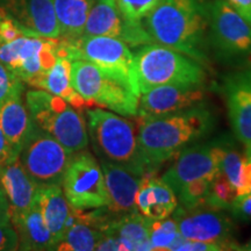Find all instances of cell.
Instances as JSON below:
<instances>
[{
  "instance_id": "obj_26",
  "label": "cell",
  "mask_w": 251,
  "mask_h": 251,
  "mask_svg": "<svg viewBox=\"0 0 251 251\" xmlns=\"http://www.w3.org/2000/svg\"><path fill=\"white\" fill-rule=\"evenodd\" d=\"M71 61L58 56L52 68L45 74L34 89L45 90L47 92L55 94L59 98L74 106L75 108H81L87 106L85 100L78 94L71 84Z\"/></svg>"
},
{
  "instance_id": "obj_11",
  "label": "cell",
  "mask_w": 251,
  "mask_h": 251,
  "mask_svg": "<svg viewBox=\"0 0 251 251\" xmlns=\"http://www.w3.org/2000/svg\"><path fill=\"white\" fill-rule=\"evenodd\" d=\"M209 45L225 62L251 59V26L225 0L211 4Z\"/></svg>"
},
{
  "instance_id": "obj_9",
  "label": "cell",
  "mask_w": 251,
  "mask_h": 251,
  "mask_svg": "<svg viewBox=\"0 0 251 251\" xmlns=\"http://www.w3.org/2000/svg\"><path fill=\"white\" fill-rule=\"evenodd\" d=\"M58 39L24 35L0 45V63L24 83L35 87L58 57Z\"/></svg>"
},
{
  "instance_id": "obj_16",
  "label": "cell",
  "mask_w": 251,
  "mask_h": 251,
  "mask_svg": "<svg viewBox=\"0 0 251 251\" xmlns=\"http://www.w3.org/2000/svg\"><path fill=\"white\" fill-rule=\"evenodd\" d=\"M0 12L31 36L59 39L54 0H0Z\"/></svg>"
},
{
  "instance_id": "obj_21",
  "label": "cell",
  "mask_w": 251,
  "mask_h": 251,
  "mask_svg": "<svg viewBox=\"0 0 251 251\" xmlns=\"http://www.w3.org/2000/svg\"><path fill=\"white\" fill-rule=\"evenodd\" d=\"M9 215L18 235V250H54V240L35 202L26 211L9 213Z\"/></svg>"
},
{
  "instance_id": "obj_1",
  "label": "cell",
  "mask_w": 251,
  "mask_h": 251,
  "mask_svg": "<svg viewBox=\"0 0 251 251\" xmlns=\"http://www.w3.org/2000/svg\"><path fill=\"white\" fill-rule=\"evenodd\" d=\"M209 0H163L142 21L153 42L177 50L207 69L211 64Z\"/></svg>"
},
{
  "instance_id": "obj_13",
  "label": "cell",
  "mask_w": 251,
  "mask_h": 251,
  "mask_svg": "<svg viewBox=\"0 0 251 251\" xmlns=\"http://www.w3.org/2000/svg\"><path fill=\"white\" fill-rule=\"evenodd\" d=\"M224 139L188 146L178 153L177 159L162 176V180L177 194L188 181L214 179L220 174V163L224 153Z\"/></svg>"
},
{
  "instance_id": "obj_10",
  "label": "cell",
  "mask_w": 251,
  "mask_h": 251,
  "mask_svg": "<svg viewBox=\"0 0 251 251\" xmlns=\"http://www.w3.org/2000/svg\"><path fill=\"white\" fill-rule=\"evenodd\" d=\"M61 186L72 208L90 211L106 208L108 205L101 166L89 151L81 150L75 153Z\"/></svg>"
},
{
  "instance_id": "obj_25",
  "label": "cell",
  "mask_w": 251,
  "mask_h": 251,
  "mask_svg": "<svg viewBox=\"0 0 251 251\" xmlns=\"http://www.w3.org/2000/svg\"><path fill=\"white\" fill-rule=\"evenodd\" d=\"M97 0H54L59 40L71 41L83 35L91 8Z\"/></svg>"
},
{
  "instance_id": "obj_31",
  "label": "cell",
  "mask_w": 251,
  "mask_h": 251,
  "mask_svg": "<svg viewBox=\"0 0 251 251\" xmlns=\"http://www.w3.org/2000/svg\"><path fill=\"white\" fill-rule=\"evenodd\" d=\"M163 0H115L119 11L128 20L142 23Z\"/></svg>"
},
{
  "instance_id": "obj_35",
  "label": "cell",
  "mask_w": 251,
  "mask_h": 251,
  "mask_svg": "<svg viewBox=\"0 0 251 251\" xmlns=\"http://www.w3.org/2000/svg\"><path fill=\"white\" fill-rule=\"evenodd\" d=\"M238 196L251 193V150H246L243 153V163L241 169L240 183L237 186Z\"/></svg>"
},
{
  "instance_id": "obj_14",
  "label": "cell",
  "mask_w": 251,
  "mask_h": 251,
  "mask_svg": "<svg viewBox=\"0 0 251 251\" xmlns=\"http://www.w3.org/2000/svg\"><path fill=\"white\" fill-rule=\"evenodd\" d=\"M84 36H108L139 48L153 41L142 23L128 20L119 11L115 0H97L87 17Z\"/></svg>"
},
{
  "instance_id": "obj_41",
  "label": "cell",
  "mask_w": 251,
  "mask_h": 251,
  "mask_svg": "<svg viewBox=\"0 0 251 251\" xmlns=\"http://www.w3.org/2000/svg\"><path fill=\"white\" fill-rule=\"evenodd\" d=\"M240 250H246V251H251V238L248 242L240 248Z\"/></svg>"
},
{
  "instance_id": "obj_12",
  "label": "cell",
  "mask_w": 251,
  "mask_h": 251,
  "mask_svg": "<svg viewBox=\"0 0 251 251\" xmlns=\"http://www.w3.org/2000/svg\"><path fill=\"white\" fill-rule=\"evenodd\" d=\"M172 215L185 240L216 243L224 250H240L235 240V220L224 209L206 205L194 208L179 207Z\"/></svg>"
},
{
  "instance_id": "obj_7",
  "label": "cell",
  "mask_w": 251,
  "mask_h": 251,
  "mask_svg": "<svg viewBox=\"0 0 251 251\" xmlns=\"http://www.w3.org/2000/svg\"><path fill=\"white\" fill-rule=\"evenodd\" d=\"M71 84L87 106L109 109L122 117H136L140 96L122 81L86 61H71Z\"/></svg>"
},
{
  "instance_id": "obj_8",
  "label": "cell",
  "mask_w": 251,
  "mask_h": 251,
  "mask_svg": "<svg viewBox=\"0 0 251 251\" xmlns=\"http://www.w3.org/2000/svg\"><path fill=\"white\" fill-rule=\"evenodd\" d=\"M74 155L34 124L19 153V162L37 185H61Z\"/></svg>"
},
{
  "instance_id": "obj_19",
  "label": "cell",
  "mask_w": 251,
  "mask_h": 251,
  "mask_svg": "<svg viewBox=\"0 0 251 251\" xmlns=\"http://www.w3.org/2000/svg\"><path fill=\"white\" fill-rule=\"evenodd\" d=\"M135 202L137 212L150 220H161L172 216L178 207L175 191L162 180V178L151 176V172L143 176Z\"/></svg>"
},
{
  "instance_id": "obj_5",
  "label": "cell",
  "mask_w": 251,
  "mask_h": 251,
  "mask_svg": "<svg viewBox=\"0 0 251 251\" xmlns=\"http://www.w3.org/2000/svg\"><path fill=\"white\" fill-rule=\"evenodd\" d=\"M25 101L34 124L69 151L76 153L86 149L89 146L86 121L74 106L41 89L28 90Z\"/></svg>"
},
{
  "instance_id": "obj_3",
  "label": "cell",
  "mask_w": 251,
  "mask_h": 251,
  "mask_svg": "<svg viewBox=\"0 0 251 251\" xmlns=\"http://www.w3.org/2000/svg\"><path fill=\"white\" fill-rule=\"evenodd\" d=\"M86 120L89 142L99 159L124 166L140 177L151 172L129 120L97 106L87 109Z\"/></svg>"
},
{
  "instance_id": "obj_6",
  "label": "cell",
  "mask_w": 251,
  "mask_h": 251,
  "mask_svg": "<svg viewBox=\"0 0 251 251\" xmlns=\"http://www.w3.org/2000/svg\"><path fill=\"white\" fill-rule=\"evenodd\" d=\"M58 56L70 61H86L97 65L109 76L117 78L137 96L134 54L125 42L108 36H84L71 41L58 39Z\"/></svg>"
},
{
  "instance_id": "obj_23",
  "label": "cell",
  "mask_w": 251,
  "mask_h": 251,
  "mask_svg": "<svg viewBox=\"0 0 251 251\" xmlns=\"http://www.w3.org/2000/svg\"><path fill=\"white\" fill-rule=\"evenodd\" d=\"M149 220L137 211L120 215V218L108 220L102 227L103 234L118 238L125 248L129 250H151L149 242Z\"/></svg>"
},
{
  "instance_id": "obj_22",
  "label": "cell",
  "mask_w": 251,
  "mask_h": 251,
  "mask_svg": "<svg viewBox=\"0 0 251 251\" xmlns=\"http://www.w3.org/2000/svg\"><path fill=\"white\" fill-rule=\"evenodd\" d=\"M0 185L8 202L9 213L23 212L33 205L39 187L19 162L0 165Z\"/></svg>"
},
{
  "instance_id": "obj_28",
  "label": "cell",
  "mask_w": 251,
  "mask_h": 251,
  "mask_svg": "<svg viewBox=\"0 0 251 251\" xmlns=\"http://www.w3.org/2000/svg\"><path fill=\"white\" fill-rule=\"evenodd\" d=\"M238 197L237 188L234 186L224 174H220L213 179L207 197L206 206L218 209L229 211L236 198Z\"/></svg>"
},
{
  "instance_id": "obj_4",
  "label": "cell",
  "mask_w": 251,
  "mask_h": 251,
  "mask_svg": "<svg viewBox=\"0 0 251 251\" xmlns=\"http://www.w3.org/2000/svg\"><path fill=\"white\" fill-rule=\"evenodd\" d=\"M134 68L140 93L163 85H206V68L177 50L152 42L139 47Z\"/></svg>"
},
{
  "instance_id": "obj_34",
  "label": "cell",
  "mask_w": 251,
  "mask_h": 251,
  "mask_svg": "<svg viewBox=\"0 0 251 251\" xmlns=\"http://www.w3.org/2000/svg\"><path fill=\"white\" fill-rule=\"evenodd\" d=\"M224 248L216 243L202 242V241H191L181 237L174 247L171 251H221Z\"/></svg>"
},
{
  "instance_id": "obj_36",
  "label": "cell",
  "mask_w": 251,
  "mask_h": 251,
  "mask_svg": "<svg viewBox=\"0 0 251 251\" xmlns=\"http://www.w3.org/2000/svg\"><path fill=\"white\" fill-rule=\"evenodd\" d=\"M18 247V235L13 225L11 222L0 225V251H14Z\"/></svg>"
},
{
  "instance_id": "obj_33",
  "label": "cell",
  "mask_w": 251,
  "mask_h": 251,
  "mask_svg": "<svg viewBox=\"0 0 251 251\" xmlns=\"http://www.w3.org/2000/svg\"><path fill=\"white\" fill-rule=\"evenodd\" d=\"M228 212L235 221L251 222V193L238 196Z\"/></svg>"
},
{
  "instance_id": "obj_40",
  "label": "cell",
  "mask_w": 251,
  "mask_h": 251,
  "mask_svg": "<svg viewBox=\"0 0 251 251\" xmlns=\"http://www.w3.org/2000/svg\"><path fill=\"white\" fill-rule=\"evenodd\" d=\"M0 207H1V208L8 209V202H7V199H6L5 192H4V190H2L1 185H0Z\"/></svg>"
},
{
  "instance_id": "obj_20",
  "label": "cell",
  "mask_w": 251,
  "mask_h": 251,
  "mask_svg": "<svg viewBox=\"0 0 251 251\" xmlns=\"http://www.w3.org/2000/svg\"><path fill=\"white\" fill-rule=\"evenodd\" d=\"M34 202L40 209L43 221L49 229L56 247V244L64 236L71 211V206L69 205L62 186L58 184L39 185Z\"/></svg>"
},
{
  "instance_id": "obj_29",
  "label": "cell",
  "mask_w": 251,
  "mask_h": 251,
  "mask_svg": "<svg viewBox=\"0 0 251 251\" xmlns=\"http://www.w3.org/2000/svg\"><path fill=\"white\" fill-rule=\"evenodd\" d=\"M212 181L213 179L201 178V179L192 180L184 184L176 194L180 207L194 208V207L205 206Z\"/></svg>"
},
{
  "instance_id": "obj_24",
  "label": "cell",
  "mask_w": 251,
  "mask_h": 251,
  "mask_svg": "<svg viewBox=\"0 0 251 251\" xmlns=\"http://www.w3.org/2000/svg\"><path fill=\"white\" fill-rule=\"evenodd\" d=\"M23 94H15L0 107V129L18 153L34 126Z\"/></svg>"
},
{
  "instance_id": "obj_27",
  "label": "cell",
  "mask_w": 251,
  "mask_h": 251,
  "mask_svg": "<svg viewBox=\"0 0 251 251\" xmlns=\"http://www.w3.org/2000/svg\"><path fill=\"white\" fill-rule=\"evenodd\" d=\"M181 238L175 218L149 220V242L151 250H171Z\"/></svg>"
},
{
  "instance_id": "obj_18",
  "label": "cell",
  "mask_w": 251,
  "mask_h": 251,
  "mask_svg": "<svg viewBox=\"0 0 251 251\" xmlns=\"http://www.w3.org/2000/svg\"><path fill=\"white\" fill-rule=\"evenodd\" d=\"M99 163L107 190V211L113 215H122L137 211L135 198L143 177L133 174L128 169L115 163L103 159H99Z\"/></svg>"
},
{
  "instance_id": "obj_37",
  "label": "cell",
  "mask_w": 251,
  "mask_h": 251,
  "mask_svg": "<svg viewBox=\"0 0 251 251\" xmlns=\"http://www.w3.org/2000/svg\"><path fill=\"white\" fill-rule=\"evenodd\" d=\"M18 158L19 153L13 149V147L5 137L2 130L0 129V165L17 161Z\"/></svg>"
},
{
  "instance_id": "obj_32",
  "label": "cell",
  "mask_w": 251,
  "mask_h": 251,
  "mask_svg": "<svg viewBox=\"0 0 251 251\" xmlns=\"http://www.w3.org/2000/svg\"><path fill=\"white\" fill-rule=\"evenodd\" d=\"M24 84L20 78H18L2 63H0V107L15 94L24 93Z\"/></svg>"
},
{
  "instance_id": "obj_39",
  "label": "cell",
  "mask_w": 251,
  "mask_h": 251,
  "mask_svg": "<svg viewBox=\"0 0 251 251\" xmlns=\"http://www.w3.org/2000/svg\"><path fill=\"white\" fill-rule=\"evenodd\" d=\"M11 222V215H9V209L1 208L0 207V225H6Z\"/></svg>"
},
{
  "instance_id": "obj_2",
  "label": "cell",
  "mask_w": 251,
  "mask_h": 251,
  "mask_svg": "<svg viewBox=\"0 0 251 251\" xmlns=\"http://www.w3.org/2000/svg\"><path fill=\"white\" fill-rule=\"evenodd\" d=\"M215 117L205 103L161 117L139 118L137 142L153 169L178 156L213 130Z\"/></svg>"
},
{
  "instance_id": "obj_38",
  "label": "cell",
  "mask_w": 251,
  "mask_h": 251,
  "mask_svg": "<svg viewBox=\"0 0 251 251\" xmlns=\"http://www.w3.org/2000/svg\"><path fill=\"white\" fill-rule=\"evenodd\" d=\"M225 1L251 26V0H225Z\"/></svg>"
},
{
  "instance_id": "obj_17",
  "label": "cell",
  "mask_w": 251,
  "mask_h": 251,
  "mask_svg": "<svg viewBox=\"0 0 251 251\" xmlns=\"http://www.w3.org/2000/svg\"><path fill=\"white\" fill-rule=\"evenodd\" d=\"M224 93L235 137L251 150V69L226 77Z\"/></svg>"
},
{
  "instance_id": "obj_30",
  "label": "cell",
  "mask_w": 251,
  "mask_h": 251,
  "mask_svg": "<svg viewBox=\"0 0 251 251\" xmlns=\"http://www.w3.org/2000/svg\"><path fill=\"white\" fill-rule=\"evenodd\" d=\"M243 163V153L233 144V141L225 137L224 153H222L221 163H220V172L224 174L228 180L237 188L240 183L241 169Z\"/></svg>"
},
{
  "instance_id": "obj_15",
  "label": "cell",
  "mask_w": 251,
  "mask_h": 251,
  "mask_svg": "<svg viewBox=\"0 0 251 251\" xmlns=\"http://www.w3.org/2000/svg\"><path fill=\"white\" fill-rule=\"evenodd\" d=\"M206 85H163L140 96L136 117L151 118L171 114L203 103Z\"/></svg>"
}]
</instances>
